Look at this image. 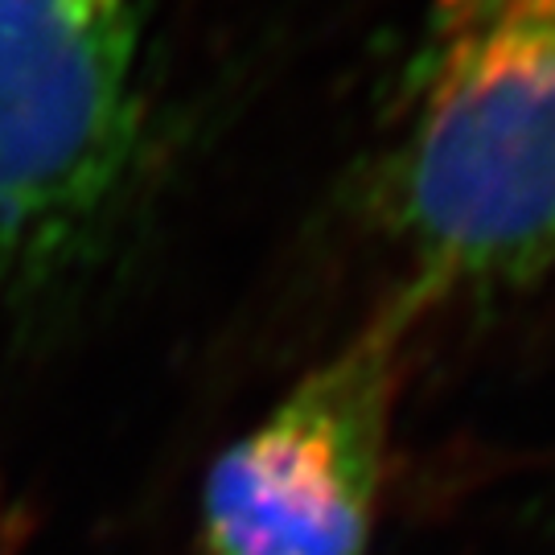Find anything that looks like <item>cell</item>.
Listing matches in <instances>:
<instances>
[{
    "instance_id": "cell-1",
    "label": "cell",
    "mask_w": 555,
    "mask_h": 555,
    "mask_svg": "<svg viewBox=\"0 0 555 555\" xmlns=\"http://www.w3.org/2000/svg\"><path fill=\"white\" fill-rule=\"evenodd\" d=\"M433 313L555 263V0H428L387 173Z\"/></svg>"
},
{
    "instance_id": "cell-3",
    "label": "cell",
    "mask_w": 555,
    "mask_h": 555,
    "mask_svg": "<svg viewBox=\"0 0 555 555\" xmlns=\"http://www.w3.org/2000/svg\"><path fill=\"white\" fill-rule=\"evenodd\" d=\"M428 318L403 284L215 456L202 486L206 555H366L403 366Z\"/></svg>"
},
{
    "instance_id": "cell-2",
    "label": "cell",
    "mask_w": 555,
    "mask_h": 555,
    "mask_svg": "<svg viewBox=\"0 0 555 555\" xmlns=\"http://www.w3.org/2000/svg\"><path fill=\"white\" fill-rule=\"evenodd\" d=\"M149 0H0V321L82 256L132 169Z\"/></svg>"
}]
</instances>
